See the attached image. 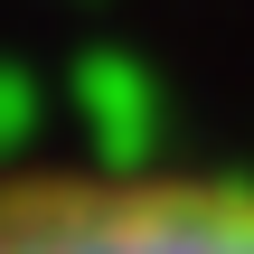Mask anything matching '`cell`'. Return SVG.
<instances>
[{"label":"cell","mask_w":254,"mask_h":254,"mask_svg":"<svg viewBox=\"0 0 254 254\" xmlns=\"http://www.w3.org/2000/svg\"><path fill=\"white\" fill-rule=\"evenodd\" d=\"M0 254H254V179L19 170L0 179Z\"/></svg>","instance_id":"cell-1"}]
</instances>
